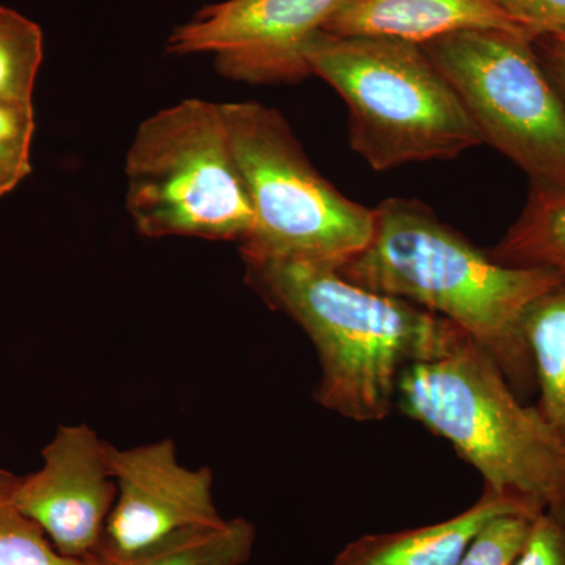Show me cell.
I'll return each mask as SVG.
<instances>
[{
	"instance_id": "obj_1",
	"label": "cell",
	"mask_w": 565,
	"mask_h": 565,
	"mask_svg": "<svg viewBox=\"0 0 565 565\" xmlns=\"http://www.w3.org/2000/svg\"><path fill=\"white\" fill-rule=\"evenodd\" d=\"M337 270L455 323L492 356L523 401L535 392L523 321L563 275L497 262L426 204L405 199L375 207L370 244Z\"/></svg>"
},
{
	"instance_id": "obj_2",
	"label": "cell",
	"mask_w": 565,
	"mask_h": 565,
	"mask_svg": "<svg viewBox=\"0 0 565 565\" xmlns=\"http://www.w3.org/2000/svg\"><path fill=\"white\" fill-rule=\"evenodd\" d=\"M243 262L253 291L313 343L321 364L316 403L351 422L388 418L404 371L440 352L457 329L407 300L349 281L334 267Z\"/></svg>"
},
{
	"instance_id": "obj_3",
	"label": "cell",
	"mask_w": 565,
	"mask_h": 565,
	"mask_svg": "<svg viewBox=\"0 0 565 565\" xmlns=\"http://www.w3.org/2000/svg\"><path fill=\"white\" fill-rule=\"evenodd\" d=\"M396 407L448 441L484 478L486 489L565 522L563 440L462 330L456 329L440 352L404 371Z\"/></svg>"
},
{
	"instance_id": "obj_4",
	"label": "cell",
	"mask_w": 565,
	"mask_h": 565,
	"mask_svg": "<svg viewBox=\"0 0 565 565\" xmlns=\"http://www.w3.org/2000/svg\"><path fill=\"white\" fill-rule=\"evenodd\" d=\"M305 58L311 76L344 99L352 150L375 172L456 159L482 145L470 114L422 44L321 32Z\"/></svg>"
},
{
	"instance_id": "obj_5",
	"label": "cell",
	"mask_w": 565,
	"mask_h": 565,
	"mask_svg": "<svg viewBox=\"0 0 565 565\" xmlns=\"http://www.w3.org/2000/svg\"><path fill=\"white\" fill-rule=\"evenodd\" d=\"M255 225L243 259L340 269L370 244L374 210L353 202L308 159L280 111L255 102L222 104Z\"/></svg>"
},
{
	"instance_id": "obj_6",
	"label": "cell",
	"mask_w": 565,
	"mask_h": 565,
	"mask_svg": "<svg viewBox=\"0 0 565 565\" xmlns=\"http://www.w3.org/2000/svg\"><path fill=\"white\" fill-rule=\"evenodd\" d=\"M137 233L243 244L255 215L222 104L184 99L145 120L126 156Z\"/></svg>"
},
{
	"instance_id": "obj_7",
	"label": "cell",
	"mask_w": 565,
	"mask_h": 565,
	"mask_svg": "<svg viewBox=\"0 0 565 565\" xmlns=\"http://www.w3.org/2000/svg\"><path fill=\"white\" fill-rule=\"evenodd\" d=\"M423 50L455 88L482 143L520 167L531 188L565 192V104L533 36L462 31Z\"/></svg>"
},
{
	"instance_id": "obj_8",
	"label": "cell",
	"mask_w": 565,
	"mask_h": 565,
	"mask_svg": "<svg viewBox=\"0 0 565 565\" xmlns=\"http://www.w3.org/2000/svg\"><path fill=\"white\" fill-rule=\"evenodd\" d=\"M348 2L225 0L178 25L167 52L214 54L222 76L245 84H292L311 76L305 52Z\"/></svg>"
},
{
	"instance_id": "obj_9",
	"label": "cell",
	"mask_w": 565,
	"mask_h": 565,
	"mask_svg": "<svg viewBox=\"0 0 565 565\" xmlns=\"http://www.w3.org/2000/svg\"><path fill=\"white\" fill-rule=\"evenodd\" d=\"M117 498L98 553L122 565L193 531L222 525L211 468L181 463L170 438L120 449L110 446Z\"/></svg>"
},
{
	"instance_id": "obj_10",
	"label": "cell",
	"mask_w": 565,
	"mask_h": 565,
	"mask_svg": "<svg viewBox=\"0 0 565 565\" xmlns=\"http://www.w3.org/2000/svg\"><path fill=\"white\" fill-rule=\"evenodd\" d=\"M110 446L87 424L61 426L41 451L39 470L18 476V508L71 559L98 563L117 498Z\"/></svg>"
},
{
	"instance_id": "obj_11",
	"label": "cell",
	"mask_w": 565,
	"mask_h": 565,
	"mask_svg": "<svg viewBox=\"0 0 565 565\" xmlns=\"http://www.w3.org/2000/svg\"><path fill=\"white\" fill-rule=\"evenodd\" d=\"M462 31L533 36L497 0H349L323 29L333 35L379 36L422 46Z\"/></svg>"
},
{
	"instance_id": "obj_12",
	"label": "cell",
	"mask_w": 565,
	"mask_h": 565,
	"mask_svg": "<svg viewBox=\"0 0 565 565\" xmlns=\"http://www.w3.org/2000/svg\"><path fill=\"white\" fill-rule=\"evenodd\" d=\"M515 511L542 512L484 487L481 498L460 514L433 525L364 534L349 542L330 565H459L486 523Z\"/></svg>"
},
{
	"instance_id": "obj_13",
	"label": "cell",
	"mask_w": 565,
	"mask_h": 565,
	"mask_svg": "<svg viewBox=\"0 0 565 565\" xmlns=\"http://www.w3.org/2000/svg\"><path fill=\"white\" fill-rule=\"evenodd\" d=\"M523 333L539 393L535 407L565 445V278L527 308Z\"/></svg>"
},
{
	"instance_id": "obj_14",
	"label": "cell",
	"mask_w": 565,
	"mask_h": 565,
	"mask_svg": "<svg viewBox=\"0 0 565 565\" xmlns=\"http://www.w3.org/2000/svg\"><path fill=\"white\" fill-rule=\"evenodd\" d=\"M490 255L509 266L544 267L565 278V192L531 188L525 210Z\"/></svg>"
},
{
	"instance_id": "obj_15",
	"label": "cell",
	"mask_w": 565,
	"mask_h": 565,
	"mask_svg": "<svg viewBox=\"0 0 565 565\" xmlns=\"http://www.w3.org/2000/svg\"><path fill=\"white\" fill-rule=\"evenodd\" d=\"M256 544V527L243 516L193 531L122 565H244Z\"/></svg>"
},
{
	"instance_id": "obj_16",
	"label": "cell",
	"mask_w": 565,
	"mask_h": 565,
	"mask_svg": "<svg viewBox=\"0 0 565 565\" xmlns=\"http://www.w3.org/2000/svg\"><path fill=\"white\" fill-rule=\"evenodd\" d=\"M43 62V32L36 22L0 6V99L32 103Z\"/></svg>"
},
{
	"instance_id": "obj_17",
	"label": "cell",
	"mask_w": 565,
	"mask_h": 565,
	"mask_svg": "<svg viewBox=\"0 0 565 565\" xmlns=\"http://www.w3.org/2000/svg\"><path fill=\"white\" fill-rule=\"evenodd\" d=\"M17 479L0 467V565H103L58 553L41 527L18 508Z\"/></svg>"
},
{
	"instance_id": "obj_18",
	"label": "cell",
	"mask_w": 565,
	"mask_h": 565,
	"mask_svg": "<svg viewBox=\"0 0 565 565\" xmlns=\"http://www.w3.org/2000/svg\"><path fill=\"white\" fill-rule=\"evenodd\" d=\"M33 134V104L0 99V196L13 191L31 174Z\"/></svg>"
},
{
	"instance_id": "obj_19",
	"label": "cell",
	"mask_w": 565,
	"mask_h": 565,
	"mask_svg": "<svg viewBox=\"0 0 565 565\" xmlns=\"http://www.w3.org/2000/svg\"><path fill=\"white\" fill-rule=\"evenodd\" d=\"M539 514L515 511L494 516L476 534L459 565H515Z\"/></svg>"
},
{
	"instance_id": "obj_20",
	"label": "cell",
	"mask_w": 565,
	"mask_h": 565,
	"mask_svg": "<svg viewBox=\"0 0 565 565\" xmlns=\"http://www.w3.org/2000/svg\"><path fill=\"white\" fill-rule=\"evenodd\" d=\"M515 565H565V522L539 514Z\"/></svg>"
},
{
	"instance_id": "obj_21",
	"label": "cell",
	"mask_w": 565,
	"mask_h": 565,
	"mask_svg": "<svg viewBox=\"0 0 565 565\" xmlns=\"http://www.w3.org/2000/svg\"><path fill=\"white\" fill-rule=\"evenodd\" d=\"M535 39L565 33V0H497Z\"/></svg>"
},
{
	"instance_id": "obj_22",
	"label": "cell",
	"mask_w": 565,
	"mask_h": 565,
	"mask_svg": "<svg viewBox=\"0 0 565 565\" xmlns=\"http://www.w3.org/2000/svg\"><path fill=\"white\" fill-rule=\"evenodd\" d=\"M534 47L545 73L565 104V44L544 35L534 40Z\"/></svg>"
},
{
	"instance_id": "obj_23",
	"label": "cell",
	"mask_w": 565,
	"mask_h": 565,
	"mask_svg": "<svg viewBox=\"0 0 565 565\" xmlns=\"http://www.w3.org/2000/svg\"><path fill=\"white\" fill-rule=\"evenodd\" d=\"M546 36H552V39H555V40L559 41V43L565 44V33H559V35H546Z\"/></svg>"
}]
</instances>
